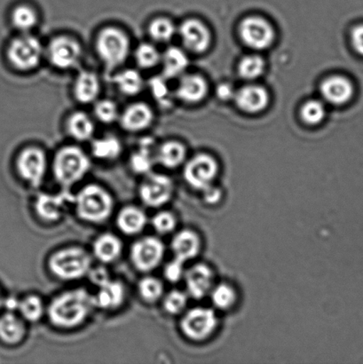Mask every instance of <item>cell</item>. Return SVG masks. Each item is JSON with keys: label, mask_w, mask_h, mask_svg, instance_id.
<instances>
[{"label": "cell", "mask_w": 363, "mask_h": 364, "mask_svg": "<svg viewBox=\"0 0 363 364\" xmlns=\"http://www.w3.org/2000/svg\"><path fill=\"white\" fill-rule=\"evenodd\" d=\"M94 308V295L84 288H77L55 296L46 313L53 326L72 330L82 326Z\"/></svg>", "instance_id": "6da1fadb"}, {"label": "cell", "mask_w": 363, "mask_h": 364, "mask_svg": "<svg viewBox=\"0 0 363 364\" xmlns=\"http://www.w3.org/2000/svg\"><path fill=\"white\" fill-rule=\"evenodd\" d=\"M92 162L83 149L76 145L60 148L53 156V176L63 189H69L87 176Z\"/></svg>", "instance_id": "7a4b0ae2"}, {"label": "cell", "mask_w": 363, "mask_h": 364, "mask_svg": "<svg viewBox=\"0 0 363 364\" xmlns=\"http://www.w3.org/2000/svg\"><path fill=\"white\" fill-rule=\"evenodd\" d=\"M115 201L102 186L88 184L75 196L74 209L80 220L87 223L101 224L112 217Z\"/></svg>", "instance_id": "3957f363"}, {"label": "cell", "mask_w": 363, "mask_h": 364, "mask_svg": "<svg viewBox=\"0 0 363 364\" xmlns=\"http://www.w3.org/2000/svg\"><path fill=\"white\" fill-rule=\"evenodd\" d=\"M92 264L90 253L80 246L60 249L49 257L48 262L50 272L62 281H76L87 277Z\"/></svg>", "instance_id": "277c9868"}, {"label": "cell", "mask_w": 363, "mask_h": 364, "mask_svg": "<svg viewBox=\"0 0 363 364\" xmlns=\"http://www.w3.org/2000/svg\"><path fill=\"white\" fill-rule=\"evenodd\" d=\"M95 49L107 69L115 70L126 62L131 53V41L120 28L108 26L98 32Z\"/></svg>", "instance_id": "5b68a950"}, {"label": "cell", "mask_w": 363, "mask_h": 364, "mask_svg": "<svg viewBox=\"0 0 363 364\" xmlns=\"http://www.w3.org/2000/svg\"><path fill=\"white\" fill-rule=\"evenodd\" d=\"M45 48L39 38L23 33L13 38L7 48V58L12 66L20 71L33 70L40 64Z\"/></svg>", "instance_id": "8992f818"}, {"label": "cell", "mask_w": 363, "mask_h": 364, "mask_svg": "<svg viewBox=\"0 0 363 364\" xmlns=\"http://www.w3.org/2000/svg\"><path fill=\"white\" fill-rule=\"evenodd\" d=\"M45 55L55 69L70 70L80 65L83 57V48L77 39L60 35L49 41L45 48Z\"/></svg>", "instance_id": "52a82bcc"}, {"label": "cell", "mask_w": 363, "mask_h": 364, "mask_svg": "<svg viewBox=\"0 0 363 364\" xmlns=\"http://www.w3.org/2000/svg\"><path fill=\"white\" fill-rule=\"evenodd\" d=\"M165 245L158 237L147 235L131 246L130 259L141 273H151L158 269L165 257Z\"/></svg>", "instance_id": "ba28073f"}, {"label": "cell", "mask_w": 363, "mask_h": 364, "mask_svg": "<svg viewBox=\"0 0 363 364\" xmlns=\"http://www.w3.org/2000/svg\"><path fill=\"white\" fill-rule=\"evenodd\" d=\"M218 319L211 309L197 306L188 310L180 320V327L184 336L192 341L207 340L215 333Z\"/></svg>", "instance_id": "9c48e42d"}, {"label": "cell", "mask_w": 363, "mask_h": 364, "mask_svg": "<svg viewBox=\"0 0 363 364\" xmlns=\"http://www.w3.org/2000/svg\"><path fill=\"white\" fill-rule=\"evenodd\" d=\"M48 168V159L42 149L30 146L19 153L16 170L23 181L34 188L40 187Z\"/></svg>", "instance_id": "30bf717a"}, {"label": "cell", "mask_w": 363, "mask_h": 364, "mask_svg": "<svg viewBox=\"0 0 363 364\" xmlns=\"http://www.w3.org/2000/svg\"><path fill=\"white\" fill-rule=\"evenodd\" d=\"M74 202L75 195L69 189H63L58 194L42 193L35 200V213L44 223H55L74 207Z\"/></svg>", "instance_id": "8fae6325"}, {"label": "cell", "mask_w": 363, "mask_h": 364, "mask_svg": "<svg viewBox=\"0 0 363 364\" xmlns=\"http://www.w3.org/2000/svg\"><path fill=\"white\" fill-rule=\"evenodd\" d=\"M174 184L170 177L162 173H149L145 176L140 187L139 196L146 206L160 208L172 199Z\"/></svg>", "instance_id": "7c38bea8"}, {"label": "cell", "mask_w": 363, "mask_h": 364, "mask_svg": "<svg viewBox=\"0 0 363 364\" xmlns=\"http://www.w3.org/2000/svg\"><path fill=\"white\" fill-rule=\"evenodd\" d=\"M219 172L218 163L212 156L200 154L187 163L184 169V179L190 187L205 191L212 186Z\"/></svg>", "instance_id": "4fadbf2b"}, {"label": "cell", "mask_w": 363, "mask_h": 364, "mask_svg": "<svg viewBox=\"0 0 363 364\" xmlns=\"http://www.w3.org/2000/svg\"><path fill=\"white\" fill-rule=\"evenodd\" d=\"M242 41L255 50L269 48L275 41V31L268 21L259 16L245 18L239 27Z\"/></svg>", "instance_id": "5bb4252c"}, {"label": "cell", "mask_w": 363, "mask_h": 364, "mask_svg": "<svg viewBox=\"0 0 363 364\" xmlns=\"http://www.w3.org/2000/svg\"><path fill=\"white\" fill-rule=\"evenodd\" d=\"M155 114L145 102H134L120 113L119 123L128 133H141L147 130L154 122Z\"/></svg>", "instance_id": "9a60e30c"}, {"label": "cell", "mask_w": 363, "mask_h": 364, "mask_svg": "<svg viewBox=\"0 0 363 364\" xmlns=\"http://www.w3.org/2000/svg\"><path fill=\"white\" fill-rule=\"evenodd\" d=\"M213 271L207 264L197 263L185 272L188 294L195 299H204L213 287Z\"/></svg>", "instance_id": "2e32d148"}, {"label": "cell", "mask_w": 363, "mask_h": 364, "mask_svg": "<svg viewBox=\"0 0 363 364\" xmlns=\"http://www.w3.org/2000/svg\"><path fill=\"white\" fill-rule=\"evenodd\" d=\"M179 33L185 48L191 52H205L211 44L212 36L209 28L197 19L183 21L180 26Z\"/></svg>", "instance_id": "e0dca14e"}, {"label": "cell", "mask_w": 363, "mask_h": 364, "mask_svg": "<svg viewBox=\"0 0 363 364\" xmlns=\"http://www.w3.org/2000/svg\"><path fill=\"white\" fill-rule=\"evenodd\" d=\"M102 85L98 75L92 70H81L75 78L74 97L81 105H94L101 95Z\"/></svg>", "instance_id": "ac0fdd59"}, {"label": "cell", "mask_w": 363, "mask_h": 364, "mask_svg": "<svg viewBox=\"0 0 363 364\" xmlns=\"http://www.w3.org/2000/svg\"><path fill=\"white\" fill-rule=\"evenodd\" d=\"M321 92L327 102L340 106L350 102L354 97V87L348 78L333 76L323 82Z\"/></svg>", "instance_id": "d6986e66"}, {"label": "cell", "mask_w": 363, "mask_h": 364, "mask_svg": "<svg viewBox=\"0 0 363 364\" xmlns=\"http://www.w3.org/2000/svg\"><path fill=\"white\" fill-rule=\"evenodd\" d=\"M170 248L174 258L183 262H187L195 258L200 252L201 240L195 231L183 230L174 235Z\"/></svg>", "instance_id": "ffe728a7"}, {"label": "cell", "mask_w": 363, "mask_h": 364, "mask_svg": "<svg viewBox=\"0 0 363 364\" xmlns=\"http://www.w3.org/2000/svg\"><path fill=\"white\" fill-rule=\"evenodd\" d=\"M156 144L152 138L146 137L138 142L136 149L131 153L129 164L131 171L141 176L152 172L156 161Z\"/></svg>", "instance_id": "44dd1931"}, {"label": "cell", "mask_w": 363, "mask_h": 364, "mask_svg": "<svg viewBox=\"0 0 363 364\" xmlns=\"http://www.w3.org/2000/svg\"><path fill=\"white\" fill-rule=\"evenodd\" d=\"M237 105L247 113H259L266 108L269 95L264 87L259 85H247L241 88L234 95Z\"/></svg>", "instance_id": "7402d4cb"}, {"label": "cell", "mask_w": 363, "mask_h": 364, "mask_svg": "<svg viewBox=\"0 0 363 364\" xmlns=\"http://www.w3.org/2000/svg\"><path fill=\"white\" fill-rule=\"evenodd\" d=\"M123 252V242L112 233L98 235L92 244V255L102 264L117 262Z\"/></svg>", "instance_id": "603a6c76"}, {"label": "cell", "mask_w": 363, "mask_h": 364, "mask_svg": "<svg viewBox=\"0 0 363 364\" xmlns=\"http://www.w3.org/2000/svg\"><path fill=\"white\" fill-rule=\"evenodd\" d=\"M117 226L123 234L136 235L144 230L148 224L147 214L140 207L127 205L117 213Z\"/></svg>", "instance_id": "cb8c5ba5"}, {"label": "cell", "mask_w": 363, "mask_h": 364, "mask_svg": "<svg viewBox=\"0 0 363 364\" xmlns=\"http://www.w3.org/2000/svg\"><path fill=\"white\" fill-rule=\"evenodd\" d=\"M95 308L105 310L119 309L126 301V287L122 282L110 279L99 287L98 294L94 295Z\"/></svg>", "instance_id": "d4e9b609"}, {"label": "cell", "mask_w": 363, "mask_h": 364, "mask_svg": "<svg viewBox=\"0 0 363 364\" xmlns=\"http://www.w3.org/2000/svg\"><path fill=\"white\" fill-rule=\"evenodd\" d=\"M26 324L13 312H7L0 317V341L9 346L23 342L26 336Z\"/></svg>", "instance_id": "484cf974"}, {"label": "cell", "mask_w": 363, "mask_h": 364, "mask_svg": "<svg viewBox=\"0 0 363 364\" xmlns=\"http://www.w3.org/2000/svg\"><path fill=\"white\" fill-rule=\"evenodd\" d=\"M66 130L74 141H90L94 136V121L91 116L84 112H73L67 117Z\"/></svg>", "instance_id": "4316f807"}, {"label": "cell", "mask_w": 363, "mask_h": 364, "mask_svg": "<svg viewBox=\"0 0 363 364\" xmlns=\"http://www.w3.org/2000/svg\"><path fill=\"white\" fill-rule=\"evenodd\" d=\"M207 91L208 85L204 77L198 75H186L180 78L175 94L183 102L195 103L201 102Z\"/></svg>", "instance_id": "83f0119b"}, {"label": "cell", "mask_w": 363, "mask_h": 364, "mask_svg": "<svg viewBox=\"0 0 363 364\" xmlns=\"http://www.w3.org/2000/svg\"><path fill=\"white\" fill-rule=\"evenodd\" d=\"M113 82L121 94L129 97L140 95L147 85L140 71L135 69H124L119 71L114 76Z\"/></svg>", "instance_id": "f1b7e54d"}, {"label": "cell", "mask_w": 363, "mask_h": 364, "mask_svg": "<svg viewBox=\"0 0 363 364\" xmlns=\"http://www.w3.org/2000/svg\"><path fill=\"white\" fill-rule=\"evenodd\" d=\"M187 151L179 141H170L160 145L156 151V163L166 169H175L186 159Z\"/></svg>", "instance_id": "f546056e"}, {"label": "cell", "mask_w": 363, "mask_h": 364, "mask_svg": "<svg viewBox=\"0 0 363 364\" xmlns=\"http://www.w3.org/2000/svg\"><path fill=\"white\" fill-rule=\"evenodd\" d=\"M160 64L162 65L163 76L170 80L180 76L186 70L188 59L183 50L172 46L162 53Z\"/></svg>", "instance_id": "4dcf8cb0"}, {"label": "cell", "mask_w": 363, "mask_h": 364, "mask_svg": "<svg viewBox=\"0 0 363 364\" xmlns=\"http://www.w3.org/2000/svg\"><path fill=\"white\" fill-rule=\"evenodd\" d=\"M91 151L94 159L110 162L122 155L123 144L114 135H106L92 140Z\"/></svg>", "instance_id": "1f68e13d"}, {"label": "cell", "mask_w": 363, "mask_h": 364, "mask_svg": "<svg viewBox=\"0 0 363 364\" xmlns=\"http://www.w3.org/2000/svg\"><path fill=\"white\" fill-rule=\"evenodd\" d=\"M11 21L13 26L21 33H30L38 23V14L33 7L27 4H21L14 7L11 14Z\"/></svg>", "instance_id": "d6a6232c"}, {"label": "cell", "mask_w": 363, "mask_h": 364, "mask_svg": "<svg viewBox=\"0 0 363 364\" xmlns=\"http://www.w3.org/2000/svg\"><path fill=\"white\" fill-rule=\"evenodd\" d=\"M138 292L142 301L148 304H154L163 297L165 288L163 282L158 277H145L138 283Z\"/></svg>", "instance_id": "836d02e7"}, {"label": "cell", "mask_w": 363, "mask_h": 364, "mask_svg": "<svg viewBox=\"0 0 363 364\" xmlns=\"http://www.w3.org/2000/svg\"><path fill=\"white\" fill-rule=\"evenodd\" d=\"M18 311L24 321H27L28 323H38L44 316V303L38 295H28L27 297L20 299Z\"/></svg>", "instance_id": "e575fe53"}, {"label": "cell", "mask_w": 363, "mask_h": 364, "mask_svg": "<svg viewBox=\"0 0 363 364\" xmlns=\"http://www.w3.org/2000/svg\"><path fill=\"white\" fill-rule=\"evenodd\" d=\"M148 33L153 41L163 44L172 41L176 33V27L168 18L158 17L149 23Z\"/></svg>", "instance_id": "d590c367"}, {"label": "cell", "mask_w": 363, "mask_h": 364, "mask_svg": "<svg viewBox=\"0 0 363 364\" xmlns=\"http://www.w3.org/2000/svg\"><path fill=\"white\" fill-rule=\"evenodd\" d=\"M162 53L151 43H141L134 51V59L139 68L151 70L161 62Z\"/></svg>", "instance_id": "8d00e7d4"}, {"label": "cell", "mask_w": 363, "mask_h": 364, "mask_svg": "<svg viewBox=\"0 0 363 364\" xmlns=\"http://www.w3.org/2000/svg\"><path fill=\"white\" fill-rule=\"evenodd\" d=\"M94 114L96 119L103 124H112L119 121V106L112 100L102 99L94 103Z\"/></svg>", "instance_id": "74e56055"}, {"label": "cell", "mask_w": 363, "mask_h": 364, "mask_svg": "<svg viewBox=\"0 0 363 364\" xmlns=\"http://www.w3.org/2000/svg\"><path fill=\"white\" fill-rule=\"evenodd\" d=\"M211 299L213 306L220 310H227L234 305L237 301V294L234 288L227 284H220L212 287Z\"/></svg>", "instance_id": "f35d334b"}, {"label": "cell", "mask_w": 363, "mask_h": 364, "mask_svg": "<svg viewBox=\"0 0 363 364\" xmlns=\"http://www.w3.org/2000/svg\"><path fill=\"white\" fill-rule=\"evenodd\" d=\"M264 70V60L256 55L245 56L238 66V73L241 77L246 80H254L261 77Z\"/></svg>", "instance_id": "ab89813d"}, {"label": "cell", "mask_w": 363, "mask_h": 364, "mask_svg": "<svg viewBox=\"0 0 363 364\" xmlns=\"http://www.w3.org/2000/svg\"><path fill=\"white\" fill-rule=\"evenodd\" d=\"M148 87L152 97L163 107L170 106L172 103V92L168 84H167V78L163 76L152 77L148 81Z\"/></svg>", "instance_id": "60d3db41"}, {"label": "cell", "mask_w": 363, "mask_h": 364, "mask_svg": "<svg viewBox=\"0 0 363 364\" xmlns=\"http://www.w3.org/2000/svg\"><path fill=\"white\" fill-rule=\"evenodd\" d=\"M188 294L179 290H173L163 297V308L170 316L180 315L186 309Z\"/></svg>", "instance_id": "b9f144b4"}, {"label": "cell", "mask_w": 363, "mask_h": 364, "mask_svg": "<svg viewBox=\"0 0 363 364\" xmlns=\"http://www.w3.org/2000/svg\"><path fill=\"white\" fill-rule=\"evenodd\" d=\"M301 117L305 123L315 126L322 123L326 115L325 105L318 100H311L305 102L301 109Z\"/></svg>", "instance_id": "7bdbcfd3"}, {"label": "cell", "mask_w": 363, "mask_h": 364, "mask_svg": "<svg viewBox=\"0 0 363 364\" xmlns=\"http://www.w3.org/2000/svg\"><path fill=\"white\" fill-rule=\"evenodd\" d=\"M151 224L156 232H158L159 235H165L175 230L177 219L173 213L162 210L152 218Z\"/></svg>", "instance_id": "ee69618b"}, {"label": "cell", "mask_w": 363, "mask_h": 364, "mask_svg": "<svg viewBox=\"0 0 363 364\" xmlns=\"http://www.w3.org/2000/svg\"><path fill=\"white\" fill-rule=\"evenodd\" d=\"M185 272L184 262L175 258L167 263L163 269L166 279L173 284L179 283L184 278Z\"/></svg>", "instance_id": "f6af8a7d"}, {"label": "cell", "mask_w": 363, "mask_h": 364, "mask_svg": "<svg viewBox=\"0 0 363 364\" xmlns=\"http://www.w3.org/2000/svg\"><path fill=\"white\" fill-rule=\"evenodd\" d=\"M87 277H89V280H90L91 283L98 288L101 287L102 285L108 283V282L112 279V278H110L109 271L103 266L96 267H92V269L89 271Z\"/></svg>", "instance_id": "bcb514c9"}, {"label": "cell", "mask_w": 363, "mask_h": 364, "mask_svg": "<svg viewBox=\"0 0 363 364\" xmlns=\"http://www.w3.org/2000/svg\"><path fill=\"white\" fill-rule=\"evenodd\" d=\"M351 42L355 52L363 57V24H359L352 30Z\"/></svg>", "instance_id": "7dc6e473"}, {"label": "cell", "mask_w": 363, "mask_h": 364, "mask_svg": "<svg viewBox=\"0 0 363 364\" xmlns=\"http://www.w3.org/2000/svg\"><path fill=\"white\" fill-rule=\"evenodd\" d=\"M202 191L205 192V201L208 203H212V205L218 203L220 198H222V193H220L218 188H212V186H210L209 188H205V191Z\"/></svg>", "instance_id": "c3c4849f"}, {"label": "cell", "mask_w": 363, "mask_h": 364, "mask_svg": "<svg viewBox=\"0 0 363 364\" xmlns=\"http://www.w3.org/2000/svg\"><path fill=\"white\" fill-rule=\"evenodd\" d=\"M217 95H218L220 99L227 101V100L234 97L236 92H234V89L230 85L223 84L220 85Z\"/></svg>", "instance_id": "681fc988"}, {"label": "cell", "mask_w": 363, "mask_h": 364, "mask_svg": "<svg viewBox=\"0 0 363 364\" xmlns=\"http://www.w3.org/2000/svg\"><path fill=\"white\" fill-rule=\"evenodd\" d=\"M19 304L20 299H18L16 297H9L6 301H3V306H6L7 312L14 313V311H18Z\"/></svg>", "instance_id": "f907efd6"}, {"label": "cell", "mask_w": 363, "mask_h": 364, "mask_svg": "<svg viewBox=\"0 0 363 364\" xmlns=\"http://www.w3.org/2000/svg\"><path fill=\"white\" fill-rule=\"evenodd\" d=\"M3 298H2V296H1V291H0V308H1V306H3Z\"/></svg>", "instance_id": "816d5d0a"}]
</instances>
